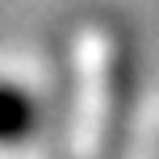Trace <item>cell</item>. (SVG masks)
Here are the masks:
<instances>
[{"mask_svg": "<svg viewBox=\"0 0 159 159\" xmlns=\"http://www.w3.org/2000/svg\"><path fill=\"white\" fill-rule=\"evenodd\" d=\"M34 126V105L17 88H0V138H21Z\"/></svg>", "mask_w": 159, "mask_h": 159, "instance_id": "1", "label": "cell"}]
</instances>
